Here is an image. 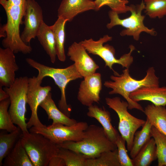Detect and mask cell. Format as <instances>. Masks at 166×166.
I'll return each mask as SVG.
<instances>
[{
  "label": "cell",
  "mask_w": 166,
  "mask_h": 166,
  "mask_svg": "<svg viewBox=\"0 0 166 166\" xmlns=\"http://www.w3.org/2000/svg\"><path fill=\"white\" fill-rule=\"evenodd\" d=\"M110 78L111 81H105L104 83L105 87L112 89L109 94L121 95L128 103V109H136L143 112L144 109L142 107L130 98V94L143 87L159 86V78L153 67L148 69L145 77L141 80H136L132 77L129 69L127 68L123 70L121 74L112 75Z\"/></svg>",
  "instance_id": "1"
},
{
  "label": "cell",
  "mask_w": 166,
  "mask_h": 166,
  "mask_svg": "<svg viewBox=\"0 0 166 166\" xmlns=\"http://www.w3.org/2000/svg\"><path fill=\"white\" fill-rule=\"evenodd\" d=\"M57 145L59 148L83 154L87 159L97 157L104 152L117 148L116 144L110 140L103 127L93 124L89 125L81 141H66Z\"/></svg>",
  "instance_id": "2"
},
{
  "label": "cell",
  "mask_w": 166,
  "mask_h": 166,
  "mask_svg": "<svg viewBox=\"0 0 166 166\" xmlns=\"http://www.w3.org/2000/svg\"><path fill=\"white\" fill-rule=\"evenodd\" d=\"M26 61L30 66L38 70V73L37 77L38 80L42 81L46 77L53 80L61 93V98L58 104L59 109L70 117L71 108L66 102V88L70 82L83 78L74 64L64 68H56L45 65L30 58H26Z\"/></svg>",
  "instance_id": "3"
},
{
  "label": "cell",
  "mask_w": 166,
  "mask_h": 166,
  "mask_svg": "<svg viewBox=\"0 0 166 166\" xmlns=\"http://www.w3.org/2000/svg\"><path fill=\"white\" fill-rule=\"evenodd\" d=\"M20 139L34 166H48L59 149L57 144L39 133L22 132Z\"/></svg>",
  "instance_id": "4"
},
{
  "label": "cell",
  "mask_w": 166,
  "mask_h": 166,
  "mask_svg": "<svg viewBox=\"0 0 166 166\" xmlns=\"http://www.w3.org/2000/svg\"><path fill=\"white\" fill-rule=\"evenodd\" d=\"M112 39V37L106 35L97 41L91 38L85 39L80 42L89 53L97 55L101 58L105 62V66L112 70L114 75H117L119 74L114 70L113 67V65L114 64H118L123 68L129 69L133 61L131 54L135 47L132 45H130L129 53L117 59L115 56V50L113 47L108 44L104 45V43L111 41Z\"/></svg>",
  "instance_id": "5"
},
{
  "label": "cell",
  "mask_w": 166,
  "mask_h": 166,
  "mask_svg": "<svg viewBox=\"0 0 166 166\" xmlns=\"http://www.w3.org/2000/svg\"><path fill=\"white\" fill-rule=\"evenodd\" d=\"M28 79L26 76L16 78L10 87L3 88L10 99L9 112L11 120L23 133L28 132L25 118Z\"/></svg>",
  "instance_id": "6"
},
{
  "label": "cell",
  "mask_w": 166,
  "mask_h": 166,
  "mask_svg": "<svg viewBox=\"0 0 166 166\" xmlns=\"http://www.w3.org/2000/svg\"><path fill=\"white\" fill-rule=\"evenodd\" d=\"M130 6L131 15L124 19H120L118 14L116 12L112 10L109 11L108 15L110 22L107 24V28L110 29L116 26H121L125 29L121 32V35L132 36L136 41L139 40L140 34L142 32H146L152 36H156L157 33L154 28L148 29L144 24L143 21L145 17L141 14L142 12L145 7L143 1L140 4L136 6L132 5Z\"/></svg>",
  "instance_id": "7"
},
{
  "label": "cell",
  "mask_w": 166,
  "mask_h": 166,
  "mask_svg": "<svg viewBox=\"0 0 166 166\" xmlns=\"http://www.w3.org/2000/svg\"><path fill=\"white\" fill-rule=\"evenodd\" d=\"M105 100L106 104L116 112L118 117V129L126 140L127 150L130 151L135 132L144 125L146 121L137 118L130 113L128 110V103L119 97H106Z\"/></svg>",
  "instance_id": "8"
},
{
  "label": "cell",
  "mask_w": 166,
  "mask_h": 166,
  "mask_svg": "<svg viewBox=\"0 0 166 166\" xmlns=\"http://www.w3.org/2000/svg\"><path fill=\"white\" fill-rule=\"evenodd\" d=\"M88 126L87 122L83 121L77 122L71 126L52 124L44 128L33 126L30 128L29 131L41 134L54 144L59 145L66 141H81Z\"/></svg>",
  "instance_id": "9"
},
{
  "label": "cell",
  "mask_w": 166,
  "mask_h": 166,
  "mask_svg": "<svg viewBox=\"0 0 166 166\" xmlns=\"http://www.w3.org/2000/svg\"><path fill=\"white\" fill-rule=\"evenodd\" d=\"M42 81L38 80L34 76L28 79L27 91V103L31 111L30 117L27 123V128H30L33 126L44 128L46 126L42 123L37 114L38 109L41 103L45 99L51 90L49 85L42 86Z\"/></svg>",
  "instance_id": "10"
},
{
  "label": "cell",
  "mask_w": 166,
  "mask_h": 166,
  "mask_svg": "<svg viewBox=\"0 0 166 166\" xmlns=\"http://www.w3.org/2000/svg\"><path fill=\"white\" fill-rule=\"evenodd\" d=\"M24 18L25 26L20 35L22 41L27 44L37 37L44 22L42 9L35 0L27 1Z\"/></svg>",
  "instance_id": "11"
},
{
  "label": "cell",
  "mask_w": 166,
  "mask_h": 166,
  "mask_svg": "<svg viewBox=\"0 0 166 166\" xmlns=\"http://www.w3.org/2000/svg\"><path fill=\"white\" fill-rule=\"evenodd\" d=\"M84 78L79 88L78 100L83 105L88 107L94 103H99L102 87L101 73L96 72Z\"/></svg>",
  "instance_id": "12"
},
{
  "label": "cell",
  "mask_w": 166,
  "mask_h": 166,
  "mask_svg": "<svg viewBox=\"0 0 166 166\" xmlns=\"http://www.w3.org/2000/svg\"><path fill=\"white\" fill-rule=\"evenodd\" d=\"M67 54L83 78L96 73L99 68L80 42L73 43L68 48Z\"/></svg>",
  "instance_id": "13"
},
{
  "label": "cell",
  "mask_w": 166,
  "mask_h": 166,
  "mask_svg": "<svg viewBox=\"0 0 166 166\" xmlns=\"http://www.w3.org/2000/svg\"><path fill=\"white\" fill-rule=\"evenodd\" d=\"M14 53L8 48H0V86L9 87L14 82L19 69Z\"/></svg>",
  "instance_id": "14"
},
{
  "label": "cell",
  "mask_w": 166,
  "mask_h": 166,
  "mask_svg": "<svg viewBox=\"0 0 166 166\" xmlns=\"http://www.w3.org/2000/svg\"><path fill=\"white\" fill-rule=\"evenodd\" d=\"M91 10H95L92 0H62L57 10V17L71 22L79 14Z\"/></svg>",
  "instance_id": "15"
},
{
  "label": "cell",
  "mask_w": 166,
  "mask_h": 166,
  "mask_svg": "<svg viewBox=\"0 0 166 166\" xmlns=\"http://www.w3.org/2000/svg\"><path fill=\"white\" fill-rule=\"evenodd\" d=\"M130 98L135 102L150 101L155 105H166V86L144 87L131 93Z\"/></svg>",
  "instance_id": "16"
},
{
  "label": "cell",
  "mask_w": 166,
  "mask_h": 166,
  "mask_svg": "<svg viewBox=\"0 0 166 166\" xmlns=\"http://www.w3.org/2000/svg\"><path fill=\"white\" fill-rule=\"evenodd\" d=\"M87 115L97 120L102 126L110 140L116 143L119 134L112 124L110 114L109 111L104 107H100L96 105H92L88 107Z\"/></svg>",
  "instance_id": "17"
},
{
  "label": "cell",
  "mask_w": 166,
  "mask_h": 166,
  "mask_svg": "<svg viewBox=\"0 0 166 166\" xmlns=\"http://www.w3.org/2000/svg\"><path fill=\"white\" fill-rule=\"evenodd\" d=\"M39 106L46 112L48 119L53 120L52 124L59 123L71 126L77 122L76 120L67 117L57 107L50 92Z\"/></svg>",
  "instance_id": "18"
},
{
  "label": "cell",
  "mask_w": 166,
  "mask_h": 166,
  "mask_svg": "<svg viewBox=\"0 0 166 166\" xmlns=\"http://www.w3.org/2000/svg\"><path fill=\"white\" fill-rule=\"evenodd\" d=\"M144 113L152 126L166 136V109L165 106L149 105Z\"/></svg>",
  "instance_id": "19"
},
{
  "label": "cell",
  "mask_w": 166,
  "mask_h": 166,
  "mask_svg": "<svg viewBox=\"0 0 166 166\" xmlns=\"http://www.w3.org/2000/svg\"><path fill=\"white\" fill-rule=\"evenodd\" d=\"M37 37L40 44L49 56L51 62L54 63L57 56L55 42L53 31L50 26L44 22L42 24Z\"/></svg>",
  "instance_id": "20"
},
{
  "label": "cell",
  "mask_w": 166,
  "mask_h": 166,
  "mask_svg": "<svg viewBox=\"0 0 166 166\" xmlns=\"http://www.w3.org/2000/svg\"><path fill=\"white\" fill-rule=\"evenodd\" d=\"M4 166H34L20 138L4 159Z\"/></svg>",
  "instance_id": "21"
},
{
  "label": "cell",
  "mask_w": 166,
  "mask_h": 166,
  "mask_svg": "<svg viewBox=\"0 0 166 166\" xmlns=\"http://www.w3.org/2000/svg\"><path fill=\"white\" fill-rule=\"evenodd\" d=\"M67 22V20L58 18L54 23L50 26L54 35L57 56L59 60L61 62H64L66 58L64 43L65 26Z\"/></svg>",
  "instance_id": "22"
},
{
  "label": "cell",
  "mask_w": 166,
  "mask_h": 166,
  "mask_svg": "<svg viewBox=\"0 0 166 166\" xmlns=\"http://www.w3.org/2000/svg\"><path fill=\"white\" fill-rule=\"evenodd\" d=\"M132 159L133 166H148L157 159L156 146L152 137Z\"/></svg>",
  "instance_id": "23"
},
{
  "label": "cell",
  "mask_w": 166,
  "mask_h": 166,
  "mask_svg": "<svg viewBox=\"0 0 166 166\" xmlns=\"http://www.w3.org/2000/svg\"><path fill=\"white\" fill-rule=\"evenodd\" d=\"M152 125L146 118L145 123L141 130L135 132L130 151V155L132 159L136 155L142 148L152 137Z\"/></svg>",
  "instance_id": "24"
},
{
  "label": "cell",
  "mask_w": 166,
  "mask_h": 166,
  "mask_svg": "<svg viewBox=\"0 0 166 166\" xmlns=\"http://www.w3.org/2000/svg\"><path fill=\"white\" fill-rule=\"evenodd\" d=\"M20 128L18 127L15 130L9 134H0V166L3 165V159L10 152L18 138L20 137L22 134Z\"/></svg>",
  "instance_id": "25"
},
{
  "label": "cell",
  "mask_w": 166,
  "mask_h": 166,
  "mask_svg": "<svg viewBox=\"0 0 166 166\" xmlns=\"http://www.w3.org/2000/svg\"><path fill=\"white\" fill-rule=\"evenodd\" d=\"M85 166H121L117 149L104 152L95 158L87 159Z\"/></svg>",
  "instance_id": "26"
},
{
  "label": "cell",
  "mask_w": 166,
  "mask_h": 166,
  "mask_svg": "<svg viewBox=\"0 0 166 166\" xmlns=\"http://www.w3.org/2000/svg\"><path fill=\"white\" fill-rule=\"evenodd\" d=\"M152 137L156 148L158 166H166V136L154 127L152 128Z\"/></svg>",
  "instance_id": "27"
},
{
  "label": "cell",
  "mask_w": 166,
  "mask_h": 166,
  "mask_svg": "<svg viewBox=\"0 0 166 166\" xmlns=\"http://www.w3.org/2000/svg\"><path fill=\"white\" fill-rule=\"evenodd\" d=\"M56 156L64 160L66 166H85L87 159L83 154L62 148H59Z\"/></svg>",
  "instance_id": "28"
},
{
  "label": "cell",
  "mask_w": 166,
  "mask_h": 166,
  "mask_svg": "<svg viewBox=\"0 0 166 166\" xmlns=\"http://www.w3.org/2000/svg\"><path fill=\"white\" fill-rule=\"evenodd\" d=\"M146 14L152 18L166 15V0H144Z\"/></svg>",
  "instance_id": "29"
},
{
  "label": "cell",
  "mask_w": 166,
  "mask_h": 166,
  "mask_svg": "<svg viewBox=\"0 0 166 166\" xmlns=\"http://www.w3.org/2000/svg\"><path fill=\"white\" fill-rule=\"evenodd\" d=\"M9 98L0 102V129L11 132L17 127L14 125L8 111L10 105Z\"/></svg>",
  "instance_id": "30"
},
{
  "label": "cell",
  "mask_w": 166,
  "mask_h": 166,
  "mask_svg": "<svg viewBox=\"0 0 166 166\" xmlns=\"http://www.w3.org/2000/svg\"><path fill=\"white\" fill-rule=\"evenodd\" d=\"M95 10L97 11L105 5L109 6L111 10L118 14H123L130 11V6H127L128 3L127 0H95Z\"/></svg>",
  "instance_id": "31"
},
{
  "label": "cell",
  "mask_w": 166,
  "mask_h": 166,
  "mask_svg": "<svg viewBox=\"0 0 166 166\" xmlns=\"http://www.w3.org/2000/svg\"><path fill=\"white\" fill-rule=\"evenodd\" d=\"M125 140L119 135L116 142L118 160L121 166H133L132 159L128 156L125 147Z\"/></svg>",
  "instance_id": "32"
},
{
  "label": "cell",
  "mask_w": 166,
  "mask_h": 166,
  "mask_svg": "<svg viewBox=\"0 0 166 166\" xmlns=\"http://www.w3.org/2000/svg\"><path fill=\"white\" fill-rule=\"evenodd\" d=\"M48 166H66V164L64 160L62 158L56 156L51 159Z\"/></svg>",
  "instance_id": "33"
},
{
  "label": "cell",
  "mask_w": 166,
  "mask_h": 166,
  "mask_svg": "<svg viewBox=\"0 0 166 166\" xmlns=\"http://www.w3.org/2000/svg\"><path fill=\"white\" fill-rule=\"evenodd\" d=\"M9 98L7 93L0 86V101Z\"/></svg>",
  "instance_id": "34"
},
{
  "label": "cell",
  "mask_w": 166,
  "mask_h": 166,
  "mask_svg": "<svg viewBox=\"0 0 166 166\" xmlns=\"http://www.w3.org/2000/svg\"><path fill=\"white\" fill-rule=\"evenodd\" d=\"M11 3L18 5L25 6L28 0H8Z\"/></svg>",
  "instance_id": "35"
}]
</instances>
